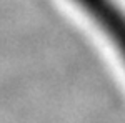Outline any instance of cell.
Returning <instances> with one entry per match:
<instances>
[{
    "mask_svg": "<svg viewBox=\"0 0 125 123\" xmlns=\"http://www.w3.org/2000/svg\"><path fill=\"white\" fill-rule=\"evenodd\" d=\"M117 48L125 63V12L114 0H73Z\"/></svg>",
    "mask_w": 125,
    "mask_h": 123,
    "instance_id": "1",
    "label": "cell"
}]
</instances>
